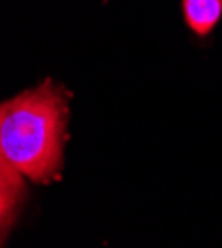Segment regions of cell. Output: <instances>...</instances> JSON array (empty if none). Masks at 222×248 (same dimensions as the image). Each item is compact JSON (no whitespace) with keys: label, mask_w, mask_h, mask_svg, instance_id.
I'll use <instances>...</instances> for the list:
<instances>
[{"label":"cell","mask_w":222,"mask_h":248,"mask_svg":"<svg viewBox=\"0 0 222 248\" xmlns=\"http://www.w3.org/2000/svg\"><path fill=\"white\" fill-rule=\"evenodd\" d=\"M70 92L52 79L0 103V151L34 183L56 181L64 167Z\"/></svg>","instance_id":"cell-1"},{"label":"cell","mask_w":222,"mask_h":248,"mask_svg":"<svg viewBox=\"0 0 222 248\" xmlns=\"http://www.w3.org/2000/svg\"><path fill=\"white\" fill-rule=\"evenodd\" d=\"M22 177L24 175L0 151V244L4 242L10 226L14 224L26 195Z\"/></svg>","instance_id":"cell-2"},{"label":"cell","mask_w":222,"mask_h":248,"mask_svg":"<svg viewBox=\"0 0 222 248\" xmlns=\"http://www.w3.org/2000/svg\"><path fill=\"white\" fill-rule=\"evenodd\" d=\"M183 16L196 36H208L222 16V0H183Z\"/></svg>","instance_id":"cell-3"}]
</instances>
